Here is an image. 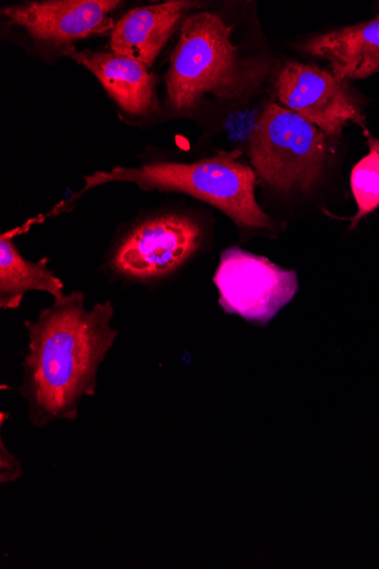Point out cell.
<instances>
[{"instance_id": "4", "label": "cell", "mask_w": 379, "mask_h": 569, "mask_svg": "<svg viewBox=\"0 0 379 569\" xmlns=\"http://www.w3.org/2000/svg\"><path fill=\"white\" fill-rule=\"evenodd\" d=\"M249 149L257 178L285 192L313 189L329 158L328 136L278 103H269L259 117Z\"/></svg>"}, {"instance_id": "14", "label": "cell", "mask_w": 379, "mask_h": 569, "mask_svg": "<svg viewBox=\"0 0 379 569\" xmlns=\"http://www.w3.org/2000/svg\"><path fill=\"white\" fill-rule=\"evenodd\" d=\"M24 476L20 461L0 440V483H13Z\"/></svg>"}, {"instance_id": "10", "label": "cell", "mask_w": 379, "mask_h": 569, "mask_svg": "<svg viewBox=\"0 0 379 569\" xmlns=\"http://www.w3.org/2000/svg\"><path fill=\"white\" fill-rule=\"evenodd\" d=\"M66 56L90 71L127 113L140 117L154 110V80L143 64L113 51L69 47Z\"/></svg>"}, {"instance_id": "13", "label": "cell", "mask_w": 379, "mask_h": 569, "mask_svg": "<svg viewBox=\"0 0 379 569\" xmlns=\"http://www.w3.org/2000/svg\"><path fill=\"white\" fill-rule=\"evenodd\" d=\"M368 153L352 169L350 187L357 213L349 230L379 209V138L368 134Z\"/></svg>"}, {"instance_id": "2", "label": "cell", "mask_w": 379, "mask_h": 569, "mask_svg": "<svg viewBox=\"0 0 379 569\" xmlns=\"http://www.w3.org/2000/svg\"><path fill=\"white\" fill-rule=\"evenodd\" d=\"M111 182L134 183L143 190L186 193L216 207L240 228L273 229L272 220L256 199V172L229 154L190 164L157 162L98 171L84 177V188L79 196Z\"/></svg>"}, {"instance_id": "8", "label": "cell", "mask_w": 379, "mask_h": 569, "mask_svg": "<svg viewBox=\"0 0 379 569\" xmlns=\"http://www.w3.org/2000/svg\"><path fill=\"white\" fill-rule=\"evenodd\" d=\"M117 0H46L4 8L2 17L23 28L37 41L67 47L74 41L114 30Z\"/></svg>"}, {"instance_id": "11", "label": "cell", "mask_w": 379, "mask_h": 569, "mask_svg": "<svg viewBox=\"0 0 379 569\" xmlns=\"http://www.w3.org/2000/svg\"><path fill=\"white\" fill-rule=\"evenodd\" d=\"M303 50L327 60L339 79L360 80L379 72V16L375 19L321 33L309 39Z\"/></svg>"}, {"instance_id": "5", "label": "cell", "mask_w": 379, "mask_h": 569, "mask_svg": "<svg viewBox=\"0 0 379 569\" xmlns=\"http://www.w3.org/2000/svg\"><path fill=\"white\" fill-rule=\"evenodd\" d=\"M213 283L226 313L257 326L272 321L299 289L295 271L238 247L222 253Z\"/></svg>"}, {"instance_id": "9", "label": "cell", "mask_w": 379, "mask_h": 569, "mask_svg": "<svg viewBox=\"0 0 379 569\" xmlns=\"http://www.w3.org/2000/svg\"><path fill=\"white\" fill-rule=\"evenodd\" d=\"M197 7L186 0H171L131 10L116 24L111 51L150 69L186 14Z\"/></svg>"}, {"instance_id": "6", "label": "cell", "mask_w": 379, "mask_h": 569, "mask_svg": "<svg viewBox=\"0 0 379 569\" xmlns=\"http://www.w3.org/2000/svg\"><path fill=\"white\" fill-rule=\"evenodd\" d=\"M202 230L192 218L166 214L138 224L118 246L111 269L120 278L152 283L182 268L199 250Z\"/></svg>"}, {"instance_id": "3", "label": "cell", "mask_w": 379, "mask_h": 569, "mask_svg": "<svg viewBox=\"0 0 379 569\" xmlns=\"http://www.w3.org/2000/svg\"><path fill=\"white\" fill-rule=\"evenodd\" d=\"M180 31L166 78L173 110H192L207 94L233 99L251 87L253 67L239 57L231 40L232 28L221 16L191 14Z\"/></svg>"}, {"instance_id": "12", "label": "cell", "mask_w": 379, "mask_h": 569, "mask_svg": "<svg viewBox=\"0 0 379 569\" xmlns=\"http://www.w3.org/2000/svg\"><path fill=\"white\" fill-rule=\"evenodd\" d=\"M47 258L29 262L13 241L0 239V307L17 309L29 291H44L53 300L66 298L64 283L48 268Z\"/></svg>"}, {"instance_id": "7", "label": "cell", "mask_w": 379, "mask_h": 569, "mask_svg": "<svg viewBox=\"0 0 379 569\" xmlns=\"http://www.w3.org/2000/svg\"><path fill=\"white\" fill-rule=\"evenodd\" d=\"M278 97L290 111L331 138L349 123L366 130V120L348 81L312 64L291 62L280 73Z\"/></svg>"}, {"instance_id": "1", "label": "cell", "mask_w": 379, "mask_h": 569, "mask_svg": "<svg viewBox=\"0 0 379 569\" xmlns=\"http://www.w3.org/2000/svg\"><path fill=\"white\" fill-rule=\"evenodd\" d=\"M114 316L112 301L88 310L84 293L73 291L24 322L29 345L19 391L31 426L76 421L82 399L96 396L99 369L119 337Z\"/></svg>"}]
</instances>
